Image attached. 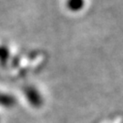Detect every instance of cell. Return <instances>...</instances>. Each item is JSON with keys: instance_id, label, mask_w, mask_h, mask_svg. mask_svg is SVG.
<instances>
[{"instance_id": "6da1fadb", "label": "cell", "mask_w": 123, "mask_h": 123, "mask_svg": "<svg viewBox=\"0 0 123 123\" xmlns=\"http://www.w3.org/2000/svg\"><path fill=\"white\" fill-rule=\"evenodd\" d=\"M83 5H84L83 0H71L70 3H69L70 7L72 9H74V10H77V9L81 8Z\"/></svg>"}]
</instances>
